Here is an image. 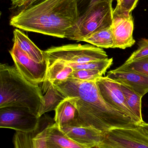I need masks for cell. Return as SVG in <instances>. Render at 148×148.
I'll return each instance as SVG.
<instances>
[{
	"instance_id": "obj_1",
	"label": "cell",
	"mask_w": 148,
	"mask_h": 148,
	"mask_svg": "<svg viewBox=\"0 0 148 148\" xmlns=\"http://www.w3.org/2000/svg\"><path fill=\"white\" fill-rule=\"evenodd\" d=\"M66 97L77 99L79 123L91 127L103 134L116 128L138 125L124 112L108 104L102 98L95 81L69 78L53 84Z\"/></svg>"
},
{
	"instance_id": "obj_2",
	"label": "cell",
	"mask_w": 148,
	"mask_h": 148,
	"mask_svg": "<svg viewBox=\"0 0 148 148\" xmlns=\"http://www.w3.org/2000/svg\"><path fill=\"white\" fill-rule=\"evenodd\" d=\"M80 17L77 0H44L11 17V26L58 38H66Z\"/></svg>"
},
{
	"instance_id": "obj_3",
	"label": "cell",
	"mask_w": 148,
	"mask_h": 148,
	"mask_svg": "<svg viewBox=\"0 0 148 148\" xmlns=\"http://www.w3.org/2000/svg\"><path fill=\"white\" fill-rule=\"evenodd\" d=\"M43 96L38 85L26 80L15 66L0 64V108L24 107L38 116Z\"/></svg>"
},
{
	"instance_id": "obj_4",
	"label": "cell",
	"mask_w": 148,
	"mask_h": 148,
	"mask_svg": "<svg viewBox=\"0 0 148 148\" xmlns=\"http://www.w3.org/2000/svg\"><path fill=\"white\" fill-rule=\"evenodd\" d=\"M113 12L111 3H96L80 16L75 25L67 33L66 38L83 41L85 38L95 32L111 27Z\"/></svg>"
},
{
	"instance_id": "obj_5",
	"label": "cell",
	"mask_w": 148,
	"mask_h": 148,
	"mask_svg": "<svg viewBox=\"0 0 148 148\" xmlns=\"http://www.w3.org/2000/svg\"><path fill=\"white\" fill-rule=\"evenodd\" d=\"M47 65L57 60L69 63H82L108 59L102 49L89 44H69L52 47L43 51Z\"/></svg>"
},
{
	"instance_id": "obj_6",
	"label": "cell",
	"mask_w": 148,
	"mask_h": 148,
	"mask_svg": "<svg viewBox=\"0 0 148 148\" xmlns=\"http://www.w3.org/2000/svg\"><path fill=\"white\" fill-rule=\"evenodd\" d=\"M96 148H148V131L140 124L114 129L104 134V140Z\"/></svg>"
},
{
	"instance_id": "obj_7",
	"label": "cell",
	"mask_w": 148,
	"mask_h": 148,
	"mask_svg": "<svg viewBox=\"0 0 148 148\" xmlns=\"http://www.w3.org/2000/svg\"><path fill=\"white\" fill-rule=\"evenodd\" d=\"M40 117L28 108L8 107L0 108V128L23 133L36 131L40 127Z\"/></svg>"
},
{
	"instance_id": "obj_8",
	"label": "cell",
	"mask_w": 148,
	"mask_h": 148,
	"mask_svg": "<svg viewBox=\"0 0 148 148\" xmlns=\"http://www.w3.org/2000/svg\"><path fill=\"white\" fill-rule=\"evenodd\" d=\"M9 52L16 68L26 80L35 85L44 82L48 67L46 60L41 63L36 62L15 43Z\"/></svg>"
},
{
	"instance_id": "obj_9",
	"label": "cell",
	"mask_w": 148,
	"mask_h": 148,
	"mask_svg": "<svg viewBox=\"0 0 148 148\" xmlns=\"http://www.w3.org/2000/svg\"><path fill=\"white\" fill-rule=\"evenodd\" d=\"M95 82L100 95L107 103L124 112L138 125L140 124L128 105L120 83L107 76L99 77Z\"/></svg>"
},
{
	"instance_id": "obj_10",
	"label": "cell",
	"mask_w": 148,
	"mask_h": 148,
	"mask_svg": "<svg viewBox=\"0 0 148 148\" xmlns=\"http://www.w3.org/2000/svg\"><path fill=\"white\" fill-rule=\"evenodd\" d=\"M111 27L114 38L113 48L125 49L134 45V23L131 13L118 14L113 12Z\"/></svg>"
},
{
	"instance_id": "obj_11",
	"label": "cell",
	"mask_w": 148,
	"mask_h": 148,
	"mask_svg": "<svg viewBox=\"0 0 148 148\" xmlns=\"http://www.w3.org/2000/svg\"><path fill=\"white\" fill-rule=\"evenodd\" d=\"M60 128L70 139L87 147L96 148L104 140V134L102 132L79 123Z\"/></svg>"
},
{
	"instance_id": "obj_12",
	"label": "cell",
	"mask_w": 148,
	"mask_h": 148,
	"mask_svg": "<svg viewBox=\"0 0 148 148\" xmlns=\"http://www.w3.org/2000/svg\"><path fill=\"white\" fill-rule=\"evenodd\" d=\"M107 76L126 85L142 97L148 92V76L146 75L116 69L108 72Z\"/></svg>"
},
{
	"instance_id": "obj_13",
	"label": "cell",
	"mask_w": 148,
	"mask_h": 148,
	"mask_svg": "<svg viewBox=\"0 0 148 148\" xmlns=\"http://www.w3.org/2000/svg\"><path fill=\"white\" fill-rule=\"evenodd\" d=\"M50 124L30 133L16 131L13 138L14 148H47V132Z\"/></svg>"
},
{
	"instance_id": "obj_14",
	"label": "cell",
	"mask_w": 148,
	"mask_h": 148,
	"mask_svg": "<svg viewBox=\"0 0 148 148\" xmlns=\"http://www.w3.org/2000/svg\"><path fill=\"white\" fill-rule=\"evenodd\" d=\"M76 101V97H67L56 109L54 120L60 127L79 123Z\"/></svg>"
},
{
	"instance_id": "obj_15",
	"label": "cell",
	"mask_w": 148,
	"mask_h": 148,
	"mask_svg": "<svg viewBox=\"0 0 148 148\" xmlns=\"http://www.w3.org/2000/svg\"><path fill=\"white\" fill-rule=\"evenodd\" d=\"M47 148H89L82 146L69 137L56 123L48 127Z\"/></svg>"
},
{
	"instance_id": "obj_16",
	"label": "cell",
	"mask_w": 148,
	"mask_h": 148,
	"mask_svg": "<svg viewBox=\"0 0 148 148\" xmlns=\"http://www.w3.org/2000/svg\"><path fill=\"white\" fill-rule=\"evenodd\" d=\"M41 90L43 94L46 93L41 99L38 113L39 117L47 112L55 110L61 102L67 97L50 83L43 84Z\"/></svg>"
},
{
	"instance_id": "obj_17",
	"label": "cell",
	"mask_w": 148,
	"mask_h": 148,
	"mask_svg": "<svg viewBox=\"0 0 148 148\" xmlns=\"http://www.w3.org/2000/svg\"><path fill=\"white\" fill-rule=\"evenodd\" d=\"M14 34V43L24 52L30 58L37 63H41L46 60L43 51L38 48L34 43L24 33L15 29Z\"/></svg>"
},
{
	"instance_id": "obj_18",
	"label": "cell",
	"mask_w": 148,
	"mask_h": 148,
	"mask_svg": "<svg viewBox=\"0 0 148 148\" xmlns=\"http://www.w3.org/2000/svg\"><path fill=\"white\" fill-rule=\"evenodd\" d=\"M74 71L72 67L67 62L57 60L48 65L47 74L43 84H55L70 78Z\"/></svg>"
},
{
	"instance_id": "obj_19",
	"label": "cell",
	"mask_w": 148,
	"mask_h": 148,
	"mask_svg": "<svg viewBox=\"0 0 148 148\" xmlns=\"http://www.w3.org/2000/svg\"><path fill=\"white\" fill-rule=\"evenodd\" d=\"M83 41L100 48H113L114 38L111 27L95 32L85 38Z\"/></svg>"
},
{
	"instance_id": "obj_20",
	"label": "cell",
	"mask_w": 148,
	"mask_h": 148,
	"mask_svg": "<svg viewBox=\"0 0 148 148\" xmlns=\"http://www.w3.org/2000/svg\"><path fill=\"white\" fill-rule=\"evenodd\" d=\"M120 85L129 107L141 124L144 122L142 115V97L126 85L121 84Z\"/></svg>"
},
{
	"instance_id": "obj_21",
	"label": "cell",
	"mask_w": 148,
	"mask_h": 148,
	"mask_svg": "<svg viewBox=\"0 0 148 148\" xmlns=\"http://www.w3.org/2000/svg\"><path fill=\"white\" fill-rule=\"evenodd\" d=\"M113 59H107L104 60L93 61L82 63H69L74 70H96L100 71L104 75L108 69L109 68L113 63Z\"/></svg>"
},
{
	"instance_id": "obj_22",
	"label": "cell",
	"mask_w": 148,
	"mask_h": 148,
	"mask_svg": "<svg viewBox=\"0 0 148 148\" xmlns=\"http://www.w3.org/2000/svg\"><path fill=\"white\" fill-rule=\"evenodd\" d=\"M120 70H130L148 76V57L125 63L116 69Z\"/></svg>"
},
{
	"instance_id": "obj_23",
	"label": "cell",
	"mask_w": 148,
	"mask_h": 148,
	"mask_svg": "<svg viewBox=\"0 0 148 148\" xmlns=\"http://www.w3.org/2000/svg\"><path fill=\"white\" fill-rule=\"evenodd\" d=\"M103 74L96 70H74L70 78L83 81H94L102 77Z\"/></svg>"
},
{
	"instance_id": "obj_24",
	"label": "cell",
	"mask_w": 148,
	"mask_h": 148,
	"mask_svg": "<svg viewBox=\"0 0 148 148\" xmlns=\"http://www.w3.org/2000/svg\"><path fill=\"white\" fill-rule=\"evenodd\" d=\"M138 48L132 54L129 59L125 62L126 63L140 59L148 57V39H142L138 43Z\"/></svg>"
},
{
	"instance_id": "obj_25",
	"label": "cell",
	"mask_w": 148,
	"mask_h": 148,
	"mask_svg": "<svg viewBox=\"0 0 148 148\" xmlns=\"http://www.w3.org/2000/svg\"><path fill=\"white\" fill-rule=\"evenodd\" d=\"M139 0H122L117 3L116 7L114 9V13H131L132 10L136 7Z\"/></svg>"
},
{
	"instance_id": "obj_26",
	"label": "cell",
	"mask_w": 148,
	"mask_h": 148,
	"mask_svg": "<svg viewBox=\"0 0 148 148\" xmlns=\"http://www.w3.org/2000/svg\"><path fill=\"white\" fill-rule=\"evenodd\" d=\"M114 0H77L78 10L80 16L88 8L98 3L107 2L112 3Z\"/></svg>"
},
{
	"instance_id": "obj_27",
	"label": "cell",
	"mask_w": 148,
	"mask_h": 148,
	"mask_svg": "<svg viewBox=\"0 0 148 148\" xmlns=\"http://www.w3.org/2000/svg\"><path fill=\"white\" fill-rule=\"evenodd\" d=\"M12 9L18 10V13L29 7L32 0H10Z\"/></svg>"
},
{
	"instance_id": "obj_28",
	"label": "cell",
	"mask_w": 148,
	"mask_h": 148,
	"mask_svg": "<svg viewBox=\"0 0 148 148\" xmlns=\"http://www.w3.org/2000/svg\"><path fill=\"white\" fill-rule=\"evenodd\" d=\"M140 125L142 126V127L144 128L146 130L148 131V123H147L144 121L142 123L140 124Z\"/></svg>"
},
{
	"instance_id": "obj_29",
	"label": "cell",
	"mask_w": 148,
	"mask_h": 148,
	"mask_svg": "<svg viewBox=\"0 0 148 148\" xmlns=\"http://www.w3.org/2000/svg\"><path fill=\"white\" fill-rule=\"evenodd\" d=\"M44 1V0H32L31 3H30V5L29 6V7L32 6V5H34V4H36V3H38L42 1Z\"/></svg>"
},
{
	"instance_id": "obj_30",
	"label": "cell",
	"mask_w": 148,
	"mask_h": 148,
	"mask_svg": "<svg viewBox=\"0 0 148 148\" xmlns=\"http://www.w3.org/2000/svg\"><path fill=\"white\" fill-rule=\"evenodd\" d=\"M122 0H116V1H117V3H120V2Z\"/></svg>"
}]
</instances>
